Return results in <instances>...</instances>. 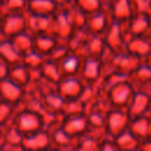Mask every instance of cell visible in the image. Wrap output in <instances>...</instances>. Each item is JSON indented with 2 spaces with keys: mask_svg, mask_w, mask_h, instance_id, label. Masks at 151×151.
Returning a JSON list of instances; mask_svg holds the SVG:
<instances>
[{
  "mask_svg": "<svg viewBox=\"0 0 151 151\" xmlns=\"http://www.w3.org/2000/svg\"><path fill=\"white\" fill-rule=\"evenodd\" d=\"M139 150H143V151H151V136L147 137L146 139L142 140Z\"/></svg>",
  "mask_w": 151,
  "mask_h": 151,
  "instance_id": "c3c4849f",
  "label": "cell"
},
{
  "mask_svg": "<svg viewBox=\"0 0 151 151\" xmlns=\"http://www.w3.org/2000/svg\"><path fill=\"white\" fill-rule=\"evenodd\" d=\"M12 40L14 41V44L19 47V50L22 53L34 47V34L28 29H25L18 33L17 35L12 37Z\"/></svg>",
  "mask_w": 151,
  "mask_h": 151,
  "instance_id": "d590c367",
  "label": "cell"
},
{
  "mask_svg": "<svg viewBox=\"0 0 151 151\" xmlns=\"http://www.w3.org/2000/svg\"><path fill=\"white\" fill-rule=\"evenodd\" d=\"M129 129L140 139L144 140L151 136V116L143 114L134 118H131Z\"/></svg>",
  "mask_w": 151,
  "mask_h": 151,
  "instance_id": "7402d4cb",
  "label": "cell"
},
{
  "mask_svg": "<svg viewBox=\"0 0 151 151\" xmlns=\"http://www.w3.org/2000/svg\"><path fill=\"white\" fill-rule=\"evenodd\" d=\"M136 12L151 14V0H132Z\"/></svg>",
  "mask_w": 151,
  "mask_h": 151,
  "instance_id": "bcb514c9",
  "label": "cell"
},
{
  "mask_svg": "<svg viewBox=\"0 0 151 151\" xmlns=\"http://www.w3.org/2000/svg\"><path fill=\"white\" fill-rule=\"evenodd\" d=\"M125 80H131V74L126 73V72H120V71H113L110 72L105 76H103L100 78V85L104 92H107L111 87H113L114 85L125 81Z\"/></svg>",
  "mask_w": 151,
  "mask_h": 151,
  "instance_id": "d6a6232c",
  "label": "cell"
},
{
  "mask_svg": "<svg viewBox=\"0 0 151 151\" xmlns=\"http://www.w3.org/2000/svg\"><path fill=\"white\" fill-rule=\"evenodd\" d=\"M0 57L12 65V64H17V63L22 61L24 53L14 44L12 38L2 37L1 42H0Z\"/></svg>",
  "mask_w": 151,
  "mask_h": 151,
  "instance_id": "44dd1931",
  "label": "cell"
},
{
  "mask_svg": "<svg viewBox=\"0 0 151 151\" xmlns=\"http://www.w3.org/2000/svg\"><path fill=\"white\" fill-rule=\"evenodd\" d=\"M74 28L76 25L72 20L67 6L58 7V9L52 14L51 32L54 33L60 40H67Z\"/></svg>",
  "mask_w": 151,
  "mask_h": 151,
  "instance_id": "3957f363",
  "label": "cell"
},
{
  "mask_svg": "<svg viewBox=\"0 0 151 151\" xmlns=\"http://www.w3.org/2000/svg\"><path fill=\"white\" fill-rule=\"evenodd\" d=\"M27 29L26 12H9L2 14L1 37L12 38L18 33Z\"/></svg>",
  "mask_w": 151,
  "mask_h": 151,
  "instance_id": "277c9868",
  "label": "cell"
},
{
  "mask_svg": "<svg viewBox=\"0 0 151 151\" xmlns=\"http://www.w3.org/2000/svg\"><path fill=\"white\" fill-rule=\"evenodd\" d=\"M58 5L54 0H28L27 9L28 12L39 13V14H50L52 15L57 9Z\"/></svg>",
  "mask_w": 151,
  "mask_h": 151,
  "instance_id": "1f68e13d",
  "label": "cell"
},
{
  "mask_svg": "<svg viewBox=\"0 0 151 151\" xmlns=\"http://www.w3.org/2000/svg\"><path fill=\"white\" fill-rule=\"evenodd\" d=\"M151 104V91L146 87H136L134 93L126 106L130 118L147 114Z\"/></svg>",
  "mask_w": 151,
  "mask_h": 151,
  "instance_id": "5b68a950",
  "label": "cell"
},
{
  "mask_svg": "<svg viewBox=\"0 0 151 151\" xmlns=\"http://www.w3.org/2000/svg\"><path fill=\"white\" fill-rule=\"evenodd\" d=\"M144 60H146V61H147V63L151 65V53H150V54H149V55H147V57H146Z\"/></svg>",
  "mask_w": 151,
  "mask_h": 151,
  "instance_id": "f907efd6",
  "label": "cell"
},
{
  "mask_svg": "<svg viewBox=\"0 0 151 151\" xmlns=\"http://www.w3.org/2000/svg\"><path fill=\"white\" fill-rule=\"evenodd\" d=\"M104 70V60L99 55L83 57L79 76L85 83H93L100 80Z\"/></svg>",
  "mask_w": 151,
  "mask_h": 151,
  "instance_id": "8992f818",
  "label": "cell"
},
{
  "mask_svg": "<svg viewBox=\"0 0 151 151\" xmlns=\"http://www.w3.org/2000/svg\"><path fill=\"white\" fill-rule=\"evenodd\" d=\"M12 122L24 134L37 131L42 127H46L42 116L39 112L27 109V107L19 109Z\"/></svg>",
  "mask_w": 151,
  "mask_h": 151,
  "instance_id": "7a4b0ae2",
  "label": "cell"
},
{
  "mask_svg": "<svg viewBox=\"0 0 151 151\" xmlns=\"http://www.w3.org/2000/svg\"><path fill=\"white\" fill-rule=\"evenodd\" d=\"M106 112L96 109V107H87L86 109V116L90 123V126L92 127H105L106 125Z\"/></svg>",
  "mask_w": 151,
  "mask_h": 151,
  "instance_id": "74e56055",
  "label": "cell"
},
{
  "mask_svg": "<svg viewBox=\"0 0 151 151\" xmlns=\"http://www.w3.org/2000/svg\"><path fill=\"white\" fill-rule=\"evenodd\" d=\"M9 68H11V64L1 58V61H0V80L9 77Z\"/></svg>",
  "mask_w": 151,
  "mask_h": 151,
  "instance_id": "7dc6e473",
  "label": "cell"
},
{
  "mask_svg": "<svg viewBox=\"0 0 151 151\" xmlns=\"http://www.w3.org/2000/svg\"><path fill=\"white\" fill-rule=\"evenodd\" d=\"M85 81L81 79L79 74H67L64 76L60 81L57 84V90L66 98V99H74L79 98Z\"/></svg>",
  "mask_w": 151,
  "mask_h": 151,
  "instance_id": "7c38bea8",
  "label": "cell"
},
{
  "mask_svg": "<svg viewBox=\"0 0 151 151\" xmlns=\"http://www.w3.org/2000/svg\"><path fill=\"white\" fill-rule=\"evenodd\" d=\"M0 90H1V99L15 105H19L26 94V87L9 77L1 79Z\"/></svg>",
  "mask_w": 151,
  "mask_h": 151,
  "instance_id": "4fadbf2b",
  "label": "cell"
},
{
  "mask_svg": "<svg viewBox=\"0 0 151 151\" xmlns=\"http://www.w3.org/2000/svg\"><path fill=\"white\" fill-rule=\"evenodd\" d=\"M40 72H41V76L46 80H48L50 83H53L55 85L64 77V74L61 72V68L59 66V63L57 60H53V59H50V58H46L44 64L40 66Z\"/></svg>",
  "mask_w": 151,
  "mask_h": 151,
  "instance_id": "83f0119b",
  "label": "cell"
},
{
  "mask_svg": "<svg viewBox=\"0 0 151 151\" xmlns=\"http://www.w3.org/2000/svg\"><path fill=\"white\" fill-rule=\"evenodd\" d=\"M109 12L112 19L126 21L136 13V9L132 0H112L109 7Z\"/></svg>",
  "mask_w": 151,
  "mask_h": 151,
  "instance_id": "ffe728a7",
  "label": "cell"
},
{
  "mask_svg": "<svg viewBox=\"0 0 151 151\" xmlns=\"http://www.w3.org/2000/svg\"><path fill=\"white\" fill-rule=\"evenodd\" d=\"M107 48V45L105 42V37L104 33H92L90 32L85 44L83 47L78 51V53L81 57L85 55H99L103 57Z\"/></svg>",
  "mask_w": 151,
  "mask_h": 151,
  "instance_id": "2e32d148",
  "label": "cell"
},
{
  "mask_svg": "<svg viewBox=\"0 0 151 151\" xmlns=\"http://www.w3.org/2000/svg\"><path fill=\"white\" fill-rule=\"evenodd\" d=\"M111 20L110 12L106 8H100L96 12L87 14L86 27L92 33H104Z\"/></svg>",
  "mask_w": 151,
  "mask_h": 151,
  "instance_id": "ac0fdd59",
  "label": "cell"
},
{
  "mask_svg": "<svg viewBox=\"0 0 151 151\" xmlns=\"http://www.w3.org/2000/svg\"><path fill=\"white\" fill-rule=\"evenodd\" d=\"M114 140L119 150H139L142 140L127 127L114 137Z\"/></svg>",
  "mask_w": 151,
  "mask_h": 151,
  "instance_id": "484cf974",
  "label": "cell"
},
{
  "mask_svg": "<svg viewBox=\"0 0 151 151\" xmlns=\"http://www.w3.org/2000/svg\"><path fill=\"white\" fill-rule=\"evenodd\" d=\"M118 145L114 140V137L109 134L100 142V151H118Z\"/></svg>",
  "mask_w": 151,
  "mask_h": 151,
  "instance_id": "f6af8a7d",
  "label": "cell"
},
{
  "mask_svg": "<svg viewBox=\"0 0 151 151\" xmlns=\"http://www.w3.org/2000/svg\"><path fill=\"white\" fill-rule=\"evenodd\" d=\"M68 52H71V50H70V47H68L67 41H66V40H60V41L57 44V46L50 52V54L47 55V58L59 61V60H60L61 58H64Z\"/></svg>",
  "mask_w": 151,
  "mask_h": 151,
  "instance_id": "7bdbcfd3",
  "label": "cell"
},
{
  "mask_svg": "<svg viewBox=\"0 0 151 151\" xmlns=\"http://www.w3.org/2000/svg\"><path fill=\"white\" fill-rule=\"evenodd\" d=\"M70 14L72 17V20L76 25V27H81V26H86V20H87V13L85 11H83L74 1H71L70 4L66 5Z\"/></svg>",
  "mask_w": 151,
  "mask_h": 151,
  "instance_id": "ab89813d",
  "label": "cell"
},
{
  "mask_svg": "<svg viewBox=\"0 0 151 151\" xmlns=\"http://www.w3.org/2000/svg\"><path fill=\"white\" fill-rule=\"evenodd\" d=\"M103 91L100 81H93V83H85L84 88L79 96V99L87 106L90 103H92Z\"/></svg>",
  "mask_w": 151,
  "mask_h": 151,
  "instance_id": "e575fe53",
  "label": "cell"
},
{
  "mask_svg": "<svg viewBox=\"0 0 151 151\" xmlns=\"http://www.w3.org/2000/svg\"><path fill=\"white\" fill-rule=\"evenodd\" d=\"M46 58H47V55L42 54L41 52H39L38 50H35L33 47V48H31V50H28L24 53L22 61L29 68H40V66L44 64Z\"/></svg>",
  "mask_w": 151,
  "mask_h": 151,
  "instance_id": "8d00e7d4",
  "label": "cell"
},
{
  "mask_svg": "<svg viewBox=\"0 0 151 151\" xmlns=\"http://www.w3.org/2000/svg\"><path fill=\"white\" fill-rule=\"evenodd\" d=\"M146 88H149V90H150V91H151V83H150V84H149V85H147V86H146Z\"/></svg>",
  "mask_w": 151,
  "mask_h": 151,
  "instance_id": "f5cc1de1",
  "label": "cell"
},
{
  "mask_svg": "<svg viewBox=\"0 0 151 151\" xmlns=\"http://www.w3.org/2000/svg\"><path fill=\"white\" fill-rule=\"evenodd\" d=\"M83 112H86V105L79 98H74V99H66V103L61 111V114L65 117V116L83 113Z\"/></svg>",
  "mask_w": 151,
  "mask_h": 151,
  "instance_id": "60d3db41",
  "label": "cell"
},
{
  "mask_svg": "<svg viewBox=\"0 0 151 151\" xmlns=\"http://www.w3.org/2000/svg\"><path fill=\"white\" fill-rule=\"evenodd\" d=\"M55 2H57V5L59 6V7H61V6H66L67 4H70L71 1H73V0H54Z\"/></svg>",
  "mask_w": 151,
  "mask_h": 151,
  "instance_id": "681fc988",
  "label": "cell"
},
{
  "mask_svg": "<svg viewBox=\"0 0 151 151\" xmlns=\"http://www.w3.org/2000/svg\"><path fill=\"white\" fill-rule=\"evenodd\" d=\"M134 90L136 86L133 85V83L131 80H125L111 87L106 93L113 106L126 109L134 93Z\"/></svg>",
  "mask_w": 151,
  "mask_h": 151,
  "instance_id": "9c48e42d",
  "label": "cell"
},
{
  "mask_svg": "<svg viewBox=\"0 0 151 151\" xmlns=\"http://www.w3.org/2000/svg\"><path fill=\"white\" fill-rule=\"evenodd\" d=\"M126 38L131 35L147 34L151 26V14L136 12L129 20L123 21Z\"/></svg>",
  "mask_w": 151,
  "mask_h": 151,
  "instance_id": "8fae6325",
  "label": "cell"
},
{
  "mask_svg": "<svg viewBox=\"0 0 151 151\" xmlns=\"http://www.w3.org/2000/svg\"><path fill=\"white\" fill-rule=\"evenodd\" d=\"M130 116L124 107H116L113 106L106 114V131L109 134L116 137L118 133L124 131L129 127L130 124Z\"/></svg>",
  "mask_w": 151,
  "mask_h": 151,
  "instance_id": "52a82bcc",
  "label": "cell"
},
{
  "mask_svg": "<svg viewBox=\"0 0 151 151\" xmlns=\"http://www.w3.org/2000/svg\"><path fill=\"white\" fill-rule=\"evenodd\" d=\"M61 125L65 129V131L72 137H77L85 133L90 127L86 112L65 116L61 120Z\"/></svg>",
  "mask_w": 151,
  "mask_h": 151,
  "instance_id": "9a60e30c",
  "label": "cell"
},
{
  "mask_svg": "<svg viewBox=\"0 0 151 151\" xmlns=\"http://www.w3.org/2000/svg\"><path fill=\"white\" fill-rule=\"evenodd\" d=\"M26 12L27 19V29L33 34H38L41 32H51L52 26V15L50 14H39L33 12Z\"/></svg>",
  "mask_w": 151,
  "mask_h": 151,
  "instance_id": "d6986e66",
  "label": "cell"
},
{
  "mask_svg": "<svg viewBox=\"0 0 151 151\" xmlns=\"http://www.w3.org/2000/svg\"><path fill=\"white\" fill-rule=\"evenodd\" d=\"M81 61H83V57L78 52L71 51L64 58H61L58 63L63 74L67 76V74H78L80 71Z\"/></svg>",
  "mask_w": 151,
  "mask_h": 151,
  "instance_id": "d4e9b609",
  "label": "cell"
},
{
  "mask_svg": "<svg viewBox=\"0 0 151 151\" xmlns=\"http://www.w3.org/2000/svg\"><path fill=\"white\" fill-rule=\"evenodd\" d=\"M139 61H140L139 58L134 57L125 48L120 51H112L107 57L104 58L103 76L113 71H120L131 74V72L139 64Z\"/></svg>",
  "mask_w": 151,
  "mask_h": 151,
  "instance_id": "6da1fadb",
  "label": "cell"
},
{
  "mask_svg": "<svg viewBox=\"0 0 151 151\" xmlns=\"http://www.w3.org/2000/svg\"><path fill=\"white\" fill-rule=\"evenodd\" d=\"M51 146H52L51 133L47 127H42L37 131L24 134V138H22L24 150H28V151L45 150Z\"/></svg>",
  "mask_w": 151,
  "mask_h": 151,
  "instance_id": "30bf717a",
  "label": "cell"
},
{
  "mask_svg": "<svg viewBox=\"0 0 151 151\" xmlns=\"http://www.w3.org/2000/svg\"><path fill=\"white\" fill-rule=\"evenodd\" d=\"M100 142L101 140L97 136H94L90 131H86L85 133L74 138V150L100 151Z\"/></svg>",
  "mask_w": 151,
  "mask_h": 151,
  "instance_id": "4316f807",
  "label": "cell"
},
{
  "mask_svg": "<svg viewBox=\"0 0 151 151\" xmlns=\"http://www.w3.org/2000/svg\"><path fill=\"white\" fill-rule=\"evenodd\" d=\"M59 41L60 39L50 31L34 34V48L45 55H48L50 52L57 46Z\"/></svg>",
  "mask_w": 151,
  "mask_h": 151,
  "instance_id": "603a6c76",
  "label": "cell"
},
{
  "mask_svg": "<svg viewBox=\"0 0 151 151\" xmlns=\"http://www.w3.org/2000/svg\"><path fill=\"white\" fill-rule=\"evenodd\" d=\"M105 42L112 51H120L125 48L126 34L124 29V22L111 18L107 28L104 32Z\"/></svg>",
  "mask_w": 151,
  "mask_h": 151,
  "instance_id": "ba28073f",
  "label": "cell"
},
{
  "mask_svg": "<svg viewBox=\"0 0 151 151\" xmlns=\"http://www.w3.org/2000/svg\"><path fill=\"white\" fill-rule=\"evenodd\" d=\"M22 138L24 133L15 126L13 122L6 125H1V143H7L22 147Z\"/></svg>",
  "mask_w": 151,
  "mask_h": 151,
  "instance_id": "f1b7e54d",
  "label": "cell"
},
{
  "mask_svg": "<svg viewBox=\"0 0 151 151\" xmlns=\"http://www.w3.org/2000/svg\"><path fill=\"white\" fill-rule=\"evenodd\" d=\"M147 114H150L151 116V104H150V109H149V113Z\"/></svg>",
  "mask_w": 151,
  "mask_h": 151,
  "instance_id": "db71d44e",
  "label": "cell"
},
{
  "mask_svg": "<svg viewBox=\"0 0 151 151\" xmlns=\"http://www.w3.org/2000/svg\"><path fill=\"white\" fill-rule=\"evenodd\" d=\"M42 100H44L45 106L50 111L55 112V113H61V111L65 106V103H66V98L57 88L44 93L42 94Z\"/></svg>",
  "mask_w": 151,
  "mask_h": 151,
  "instance_id": "f546056e",
  "label": "cell"
},
{
  "mask_svg": "<svg viewBox=\"0 0 151 151\" xmlns=\"http://www.w3.org/2000/svg\"><path fill=\"white\" fill-rule=\"evenodd\" d=\"M28 0H1V13L24 12L27 9Z\"/></svg>",
  "mask_w": 151,
  "mask_h": 151,
  "instance_id": "b9f144b4",
  "label": "cell"
},
{
  "mask_svg": "<svg viewBox=\"0 0 151 151\" xmlns=\"http://www.w3.org/2000/svg\"><path fill=\"white\" fill-rule=\"evenodd\" d=\"M125 50L131 54L144 60L151 53V39L147 34L142 35H131L126 38Z\"/></svg>",
  "mask_w": 151,
  "mask_h": 151,
  "instance_id": "5bb4252c",
  "label": "cell"
},
{
  "mask_svg": "<svg viewBox=\"0 0 151 151\" xmlns=\"http://www.w3.org/2000/svg\"><path fill=\"white\" fill-rule=\"evenodd\" d=\"M90 34V31L86 26H81V27H76L74 31L72 32V34L70 35V38L66 40L68 44V47L71 51L78 52L83 45L85 44L87 37Z\"/></svg>",
  "mask_w": 151,
  "mask_h": 151,
  "instance_id": "836d02e7",
  "label": "cell"
},
{
  "mask_svg": "<svg viewBox=\"0 0 151 151\" xmlns=\"http://www.w3.org/2000/svg\"><path fill=\"white\" fill-rule=\"evenodd\" d=\"M19 105L12 104L9 101L2 100L0 103V125H6L8 123H11L17 113V107Z\"/></svg>",
  "mask_w": 151,
  "mask_h": 151,
  "instance_id": "f35d334b",
  "label": "cell"
},
{
  "mask_svg": "<svg viewBox=\"0 0 151 151\" xmlns=\"http://www.w3.org/2000/svg\"><path fill=\"white\" fill-rule=\"evenodd\" d=\"M83 11H85L87 14L96 12L104 7L103 0H73Z\"/></svg>",
  "mask_w": 151,
  "mask_h": 151,
  "instance_id": "ee69618b",
  "label": "cell"
},
{
  "mask_svg": "<svg viewBox=\"0 0 151 151\" xmlns=\"http://www.w3.org/2000/svg\"><path fill=\"white\" fill-rule=\"evenodd\" d=\"M131 81L136 87H146L151 83V65L146 60H140L131 72Z\"/></svg>",
  "mask_w": 151,
  "mask_h": 151,
  "instance_id": "cb8c5ba5",
  "label": "cell"
},
{
  "mask_svg": "<svg viewBox=\"0 0 151 151\" xmlns=\"http://www.w3.org/2000/svg\"><path fill=\"white\" fill-rule=\"evenodd\" d=\"M9 78L26 87L31 83V68L24 61L12 64L9 68Z\"/></svg>",
  "mask_w": 151,
  "mask_h": 151,
  "instance_id": "4dcf8cb0",
  "label": "cell"
},
{
  "mask_svg": "<svg viewBox=\"0 0 151 151\" xmlns=\"http://www.w3.org/2000/svg\"><path fill=\"white\" fill-rule=\"evenodd\" d=\"M147 35H149L150 39H151V26H150V29H149V32H147Z\"/></svg>",
  "mask_w": 151,
  "mask_h": 151,
  "instance_id": "816d5d0a",
  "label": "cell"
},
{
  "mask_svg": "<svg viewBox=\"0 0 151 151\" xmlns=\"http://www.w3.org/2000/svg\"><path fill=\"white\" fill-rule=\"evenodd\" d=\"M51 133V140L52 146H55L58 149H73L74 150V138L71 134H68L65 129L61 125V122L52 124L47 127ZM51 146V147H52Z\"/></svg>",
  "mask_w": 151,
  "mask_h": 151,
  "instance_id": "e0dca14e",
  "label": "cell"
}]
</instances>
